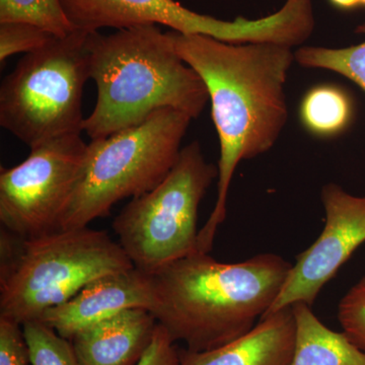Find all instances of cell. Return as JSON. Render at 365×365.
Masks as SVG:
<instances>
[{
  "mask_svg": "<svg viewBox=\"0 0 365 365\" xmlns=\"http://www.w3.org/2000/svg\"><path fill=\"white\" fill-rule=\"evenodd\" d=\"M169 34L179 56L206 86L220 139L217 198L198 235V251L209 253L227 217L228 190L237 165L268 153L287 123L285 85L294 52L272 43L232 44L208 36Z\"/></svg>",
  "mask_w": 365,
  "mask_h": 365,
  "instance_id": "6da1fadb",
  "label": "cell"
},
{
  "mask_svg": "<svg viewBox=\"0 0 365 365\" xmlns=\"http://www.w3.org/2000/svg\"><path fill=\"white\" fill-rule=\"evenodd\" d=\"M292 264L272 253L222 263L195 253L150 274L158 323L187 350L203 352L251 331L279 294Z\"/></svg>",
  "mask_w": 365,
  "mask_h": 365,
  "instance_id": "7a4b0ae2",
  "label": "cell"
},
{
  "mask_svg": "<svg viewBox=\"0 0 365 365\" xmlns=\"http://www.w3.org/2000/svg\"><path fill=\"white\" fill-rule=\"evenodd\" d=\"M86 45L98 88L97 104L83 123L91 140L137 126L163 109L192 119L205 109L209 96L202 79L157 25L90 33Z\"/></svg>",
  "mask_w": 365,
  "mask_h": 365,
  "instance_id": "3957f363",
  "label": "cell"
},
{
  "mask_svg": "<svg viewBox=\"0 0 365 365\" xmlns=\"http://www.w3.org/2000/svg\"><path fill=\"white\" fill-rule=\"evenodd\" d=\"M133 267L119 242L102 230L24 237L1 228L0 317L21 326L38 321L93 280Z\"/></svg>",
  "mask_w": 365,
  "mask_h": 365,
  "instance_id": "277c9868",
  "label": "cell"
},
{
  "mask_svg": "<svg viewBox=\"0 0 365 365\" xmlns=\"http://www.w3.org/2000/svg\"><path fill=\"white\" fill-rule=\"evenodd\" d=\"M192 120L163 109L137 126L91 140L57 230L88 227L120 201L155 189L176 165Z\"/></svg>",
  "mask_w": 365,
  "mask_h": 365,
  "instance_id": "5b68a950",
  "label": "cell"
},
{
  "mask_svg": "<svg viewBox=\"0 0 365 365\" xmlns=\"http://www.w3.org/2000/svg\"><path fill=\"white\" fill-rule=\"evenodd\" d=\"M88 32L74 30L25 54L0 86V125L30 148L81 134L91 78Z\"/></svg>",
  "mask_w": 365,
  "mask_h": 365,
  "instance_id": "8992f818",
  "label": "cell"
},
{
  "mask_svg": "<svg viewBox=\"0 0 365 365\" xmlns=\"http://www.w3.org/2000/svg\"><path fill=\"white\" fill-rule=\"evenodd\" d=\"M217 178V167L193 141L160 185L122 209L113 230L134 267L153 274L198 251L199 206Z\"/></svg>",
  "mask_w": 365,
  "mask_h": 365,
  "instance_id": "52a82bcc",
  "label": "cell"
},
{
  "mask_svg": "<svg viewBox=\"0 0 365 365\" xmlns=\"http://www.w3.org/2000/svg\"><path fill=\"white\" fill-rule=\"evenodd\" d=\"M30 150L24 162L0 173V222L24 237L57 230L83 172L88 144L81 134H71Z\"/></svg>",
  "mask_w": 365,
  "mask_h": 365,
  "instance_id": "ba28073f",
  "label": "cell"
},
{
  "mask_svg": "<svg viewBox=\"0 0 365 365\" xmlns=\"http://www.w3.org/2000/svg\"><path fill=\"white\" fill-rule=\"evenodd\" d=\"M67 20L78 30L98 32L144 25H163L187 35H203L232 44L276 43L282 24L276 14L257 20L222 21L195 13L176 0H59Z\"/></svg>",
  "mask_w": 365,
  "mask_h": 365,
  "instance_id": "9c48e42d",
  "label": "cell"
},
{
  "mask_svg": "<svg viewBox=\"0 0 365 365\" xmlns=\"http://www.w3.org/2000/svg\"><path fill=\"white\" fill-rule=\"evenodd\" d=\"M321 197L325 227L317 241L297 256L279 294L264 316L297 302L313 306L323 287L365 242V195H352L339 185L329 182L322 188Z\"/></svg>",
  "mask_w": 365,
  "mask_h": 365,
  "instance_id": "30bf717a",
  "label": "cell"
},
{
  "mask_svg": "<svg viewBox=\"0 0 365 365\" xmlns=\"http://www.w3.org/2000/svg\"><path fill=\"white\" fill-rule=\"evenodd\" d=\"M153 306L150 274L135 267L93 280L71 299L47 309L38 321L71 340L79 331L126 309Z\"/></svg>",
  "mask_w": 365,
  "mask_h": 365,
  "instance_id": "8fae6325",
  "label": "cell"
},
{
  "mask_svg": "<svg viewBox=\"0 0 365 365\" xmlns=\"http://www.w3.org/2000/svg\"><path fill=\"white\" fill-rule=\"evenodd\" d=\"M158 324L150 311L134 307L79 331L71 341L81 365H137Z\"/></svg>",
  "mask_w": 365,
  "mask_h": 365,
  "instance_id": "7c38bea8",
  "label": "cell"
},
{
  "mask_svg": "<svg viewBox=\"0 0 365 365\" xmlns=\"http://www.w3.org/2000/svg\"><path fill=\"white\" fill-rule=\"evenodd\" d=\"M294 338L292 307H283L227 344L203 352L180 350L181 365H289Z\"/></svg>",
  "mask_w": 365,
  "mask_h": 365,
  "instance_id": "4fadbf2b",
  "label": "cell"
},
{
  "mask_svg": "<svg viewBox=\"0 0 365 365\" xmlns=\"http://www.w3.org/2000/svg\"><path fill=\"white\" fill-rule=\"evenodd\" d=\"M294 349L289 365H365V352L344 333L324 325L304 302L292 304Z\"/></svg>",
  "mask_w": 365,
  "mask_h": 365,
  "instance_id": "5bb4252c",
  "label": "cell"
},
{
  "mask_svg": "<svg viewBox=\"0 0 365 365\" xmlns=\"http://www.w3.org/2000/svg\"><path fill=\"white\" fill-rule=\"evenodd\" d=\"M354 106L349 93L338 86L319 85L304 93L299 106L302 126L319 138L344 133L353 121Z\"/></svg>",
  "mask_w": 365,
  "mask_h": 365,
  "instance_id": "9a60e30c",
  "label": "cell"
},
{
  "mask_svg": "<svg viewBox=\"0 0 365 365\" xmlns=\"http://www.w3.org/2000/svg\"><path fill=\"white\" fill-rule=\"evenodd\" d=\"M354 33L365 36V21L356 26ZM294 58L304 68L325 69L340 74L365 93V40L344 48L304 46L294 52Z\"/></svg>",
  "mask_w": 365,
  "mask_h": 365,
  "instance_id": "2e32d148",
  "label": "cell"
},
{
  "mask_svg": "<svg viewBox=\"0 0 365 365\" xmlns=\"http://www.w3.org/2000/svg\"><path fill=\"white\" fill-rule=\"evenodd\" d=\"M26 21L57 37L76 30L67 20L59 0H0V23Z\"/></svg>",
  "mask_w": 365,
  "mask_h": 365,
  "instance_id": "e0dca14e",
  "label": "cell"
},
{
  "mask_svg": "<svg viewBox=\"0 0 365 365\" xmlns=\"http://www.w3.org/2000/svg\"><path fill=\"white\" fill-rule=\"evenodd\" d=\"M31 365H81L71 340L40 321L23 325Z\"/></svg>",
  "mask_w": 365,
  "mask_h": 365,
  "instance_id": "ac0fdd59",
  "label": "cell"
},
{
  "mask_svg": "<svg viewBox=\"0 0 365 365\" xmlns=\"http://www.w3.org/2000/svg\"><path fill=\"white\" fill-rule=\"evenodd\" d=\"M56 37L26 21L0 23V62L4 64L6 59L19 53L29 54L37 51Z\"/></svg>",
  "mask_w": 365,
  "mask_h": 365,
  "instance_id": "d6986e66",
  "label": "cell"
},
{
  "mask_svg": "<svg viewBox=\"0 0 365 365\" xmlns=\"http://www.w3.org/2000/svg\"><path fill=\"white\" fill-rule=\"evenodd\" d=\"M338 321L343 333L365 352V276L341 299L338 304Z\"/></svg>",
  "mask_w": 365,
  "mask_h": 365,
  "instance_id": "ffe728a7",
  "label": "cell"
},
{
  "mask_svg": "<svg viewBox=\"0 0 365 365\" xmlns=\"http://www.w3.org/2000/svg\"><path fill=\"white\" fill-rule=\"evenodd\" d=\"M0 365H31L23 326L0 317Z\"/></svg>",
  "mask_w": 365,
  "mask_h": 365,
  "instance_id": "44dd1931",
  "label": "cell"
},
{
  "mask_svg": "<svg viewBox=\"0 0 365 365\" xmlns=\"http://www.w3.org/2000/svg\"><path fill=\"white\" fill-rule=\"evenodd\" d=\"M137 365H181L176 342L160 324L155 329L150 347Z\"/></svg>",
  "mask_w": 365,
  "mask_h": 365,
  "instance_id": "7402d4cb",
  "label": "cell"
},
{
  "mask_svg": "<svg viewBox=\"0 0 365 365\" xmlns=\"http://www.w3.org/2000/svg\"><path fill=\"white\" fill-rule=\"evenodd\" d=\"M329 4L342 11H354L361 7V0H328Z\"/></svg>",
  "mask_w": 365,
  "mask_h": 365,
  "instance_id": "603a6c76",
  "label": "cell"
},
{
  "mask_svg": "<svg viewBox=\"0 0 365 365\" xmlns=\"http://www.w3.org/2000/svg\"><path fill=\"white\" fill-rule=\"evenodd\" d=\"M361 7H365V0H361Z\"/></svg>",
  "mask_w": 365,
  "mask_h": 365,
  "instance_id": "cb8c5ba5",
  "label": "cell"
}]
</instances>
